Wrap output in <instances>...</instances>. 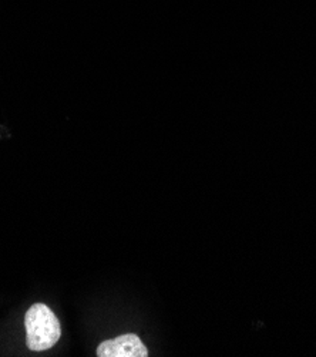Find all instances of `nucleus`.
<instances>
[{"mask_svg":"<svg viewBox=\"0 0 316 357\" xmlns=\"http://www.w3.org/2000/svg\"><path fill=\"white\" fill-rule=\"evenodd\" d=\"M26 344L33 351L52 349L61 336V326L53 310L45 303H34L26 312Z\"/></svg>","mask_w":316,"mask_h":357,"instance_id":"obj_1","label":"nucleus"},{"mask_svg":"<svg viewBox=\"0 0 316 357\" xmlns=\"http://www.w3.org/2000/svg\"><path fill=\"white\" fill-rule=\"evenodd\" d=\"M98 357H147L149 350L135 333L105 340L97 347Z\"/></svg>","mask_w":316,"mask_h":357,"instance_id":"obj_2","label":"nucleus"}]
</instances>
